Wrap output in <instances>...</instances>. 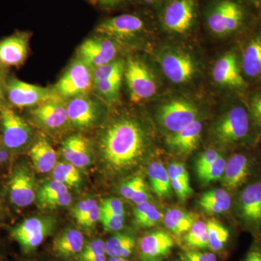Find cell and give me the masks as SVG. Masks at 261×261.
Here are the masks:
<instances>
[{"instance_id": "cell-22", "label": "cell", "mask_w": 261, "mask_h": 261, "mask_svg": "<svg viewBox=\"0 0 261 261\" xmlns=\"http://www.w3.org/2000/svg\"><path fill=\"white\" fill-rule=\"evenodd\" d=\"M61 150L65 161L78 168L86 167L91 162L90 143L84 136L75 135L68 137L63 142Z\"/></svg>"}, {"instance_id": "cell-51", "label": "cell", "mask_w": 261, "mask_h": 261, "mask_svg": "<svg viewBox=\"0 0 261 261\" xmlns=\"http://www.w3.org/2000/svg\"><path fill=\"white\" fill-rule=\"evenodd\" d=\"M94 3L105 9H115L129 3L132 0H93Z\"/></svg>"}, {"instance_id": "cell-17", "label": "cell", "mask_w": 261, "mask_h": 261, "mask_svg": "<svg viewBox=\"0 0 261 261\" xmlns=\"http://www.w3.org/2000/svg\"><path fill=\"white\" fill-rule=\"evenodd\" d=\"M253 161L250 156L241 152L233 154L226 161L222 176L224 186L234 190L246 185L253 172Z\"/></svg>"}, {"instance_id": "cell-16", "label": "cell", "mask_w": 261, "mask_h": 261, "mask_svg": "<svg viewBox=\"0 0 261 261\" xmlns=\"http://www.w3.org/2000/svg\"><path fill=\"white\" fill-rule=\"evenodd\" d=\"M66 110L68 121L80 128H87L94 125L100 113L97 103L87 95L70 99Z\"/></svg>"}, {"instance_id": "cell-27", "label": "cell", "mask_w": 261, "mask_h": 261, "mask_svg": "<svg viewBox=\"0 0 261 261\" xmlns=\"http://www.w3.org/2000/svg\"><path fill=\"white\" fill-rule=\"evenodd\" d=\"M29 154L34 167L39 173L49 172L56 166V151L47 140L37 141L31 148Z\"/></svg>"}, {"instance_id": "cell-45", "label": "cell", "mask_w": 261, "mask_h": 261, "mask_svg": "<svg viewBox=\"0 0 261 261\" xmlns=\"http://www.w3.org/2000/svg\"><path fill=\"white\" fill-rule=\"evenodd\" d=\"M220 154L217 151L214 149H209L204 153L201 154L196 163V170L197 173L202 172L206 168L211 166L220 157Z\"/></svg>"}, {"instance_id": "cell-5", "label": "cell", "mask_w": 261, "mask_h": 261, "mask_svg": "<svg viewBox=\"0 0 261 261\" xmlns=\"http://www.w3.org/2000/svg\"><path fill=\"white\" fill-rule=\"evenodd\" d=\"M7 101L18 108H35L51 99L61 98L45 87L27 83L11 77L6 80Z\"/></svg>"}, {"instance_id": "cell-11", "label": "cell", "mask_w": 261, "mask_h": 261, "mask_svg": "<svg viewBox=\"0 0 261 261\" xmlns=\"http://www.w3.org/2000/svg\"><path fill=\"white\" fill-rule=\"evenodd\" d=\"M2 145L7 150L18 151L29 143L32 128L25 120L10 108L0 111Z\"/></svg>"}, {"instance_id": "cell-42", "label": "cell", "mask_w": 261, "mask_h": 261, "mask_svg": "<svg viewBox=\"0 0 261 261\" xmlns=\"http://www.w3.org/2000/svg\"><path fill=\"white\" fill-rule=\"evenodd\" d=\"M106 255V243L102 240H94L84 245L80 257Z\"/></svg>"}, {"instance_id": "cell-47", "label": "cell", "mask_w": 261, "mask_h": 261, "mask_svg": "<svg viewBox=\"0 0 261 261\" xmlns=\"http://www.w3.org/2000/svg\"><path fill=\"white\" fill-rule=\"evenodd\" d=\"M184 261H217L214 252H201L192 250L185 252L183 255Z\"/></svg>"}, {"instance_id": "cell-48", "label": "cell", "mask_w": 261, "mask_h": 261, "mask_svg": "<svg viewBox=\"0 0 261 261\" xmlns=\"http://www.w3.org/2000/svg\"><path fill=\"white\" fill-rule=\"evenodd\" d=\"M72 202V196L69 192H65L61 195L53 197L43 204L41 207L44 208H57V207H65L69 205Z\"/></svg>"}, {"instance_id": "cell-58", "label": "cell", "mask_w": 261, "mask_h": 261, "mask_svg": "<svg viewBox=\"0 0 261 261\" xmlns=\"http://www.w3.org/2000/svg\"><path fill=\"white\" fill-rule=\"evenodd\" d=\"M108 261H128L127 258L121 257H110L109 260Z\"/></svg>"}, {"instance_id": "cell-15", "label": "cell", "mask_w": 261, "mask_h": 261, "mask_svg": "<svg viewBox=\"0 0 261 261\" xmlns=\"http://www.w3.org/2000/svg\"><path fill=\"white\" fill-rule=\"evenodd\" d=\"M160 63L164 74L174 84L187 83L195 74V62L186 53L168 51L161 57Z\"/></svg>"}, {"instance_id": "cell-36", "label": "cell", "mask_w": 261, "mask_h": 261, "mask_svg": "<svg viewBox=\"0 0 261 261\" xmlns=\"http://www.w3.org/2000/svg\"><path fill=\"white\" fill-rule=\"evenodd\" d=\"M68 192V187L61 182L53 179V181L44 184L37 193L38 204L42 206L53 197Z\"/></svg>"}, {"instance_id": "cell-3", "label": "cell", "mask_w": 261, "mask_h": 261, "mask_svg": "<svg viewBox=\"0 0 261 261\" xmlns=\"http://www.w3.org/2000/svg\"><path fill=\"white\" fill-rule=\"evenodd\" d=\"M155 13L160 25L166 32L178 35L187 34L198 23L200 0H167Z\"/></svg>"}, {"instance_id": "cell-33", "label": "cell", "mask_w": 261, "mask_h": 261, "mask_svg": "<svg viewBox=\"0 0 261 261\" xmlns=\"http://www.w3.org/2000/svg\"><path fill=\"white\" fill-rule=\"evenodd\" d=\"M53 179L64 184L67 187H75L81 181L79 168L68 162L56 163L53 168Z\"/></svg>"}, {"instance_id": "cell-41", "label": "cell", "mask_w": 261, "mask_h": 261, "mask_svg": "<svg viewBox=\"0 0 261 261\" xmlns=\"http://www.w3.org/2000/svg\"><path fill=\"white\" fill-rule=\"evenodd\" d=\"M105 229L109 231H118L122 229L124 224V216L108 214L101 211L100 219Z\"/></svg>"}, {"instance_id": "cell-44", "label": "cell", "mask_w": 261, "mask_h": 261, "mask_svg": "<svg viewBox=\"0 0 261 261\" xmlns=\"http://www.w3.org/2000/svg\"><path fill=\"white\" fill-rule=\"evenodd\" d=\"M100 207L94 200L88 212L84 216L83 219L79 221L78 224L85 228L93 227L100 219Z\"/></svg>"}, {"instance_id": "cell-50", "label": "cell", "mask_w": 261, "mask_h": 261, "mask_svg": "<svg viewBox=\"0 0 261 261\" xmlns=\"http://www.w3.org/2000/svg\"><path fill=\"white\" fill-rule=\"evenodd\" d=\"M243 261H261V241L257 240L252 244L245 255Z\"/></svg>"}, {"instance_id": "cell-56", "label": "cell", "mask_w": 261, "mask_h": 261, "mask_svg": "<svg viewBox=\"0 0 261 261\" xmlns=\"http://www.w3.org/2000/svg\"><path fill=\"white\" fill-rule=\"evenodd\" d=\"M8 151L5 148L4 146L0 145V167L8 161Z\"/></svg>"}, {"instance_id": "cell-20", "label": "cell", "mask_w": 261, "mask_h": 261, "mask_svg": "<svg viewBox=\"0 0 261 261\" xmlns=\"http://www.w3.org/2000/svg\"><path fill=\"white\" fill-rule=\"evenodd\" d=\"M175 243L173 237L159 230L141 238L140 251L143 261H156L171 253Z\"/></svg>"}, {"instance_id": "cell-21", "label": "cell", "mask_w": 261, "mask_h": 261, "mask_svg": "<svg viewBox=\"0 0 261 261\" xmlns=\"http://www.w3.org/2000/svg\"><path fill=\"white\" fill-rule=\"evenodd\" d=\"M33 119L48 129H58L68 121L66 105L61 98L42 103L31 111Z\"/></svg>"}, {"instance_id": "cell-29", "label": "cell", "mask_w": 261, "mask_h": 261, "mask_svg": "<svg viewBox=\"0 0 261 261\" xmlns=\"http://www.w3.org/2000/svg\"><path fill=\"white\" fill-rule=\"evenodd\" d=\"M135 238L127 233H117L106 243V255L128 258L133 252Z\"/></svg>"}, {"instance_id": "cell-55", "label": "cell", "mask_w": 261, "mask_h": 261, "mask_svg": "<svg viewBox=\"0 0 261 261\" xmlns=\"http://www.w3.org/2000/svg\"><path fill=\"white\" fill-rule=\"evenodd\" d=\"M138 1L140 2L141 4L148 7V8H152L156 11L167 0H138Z\"/></svg>"}, {"instance_id": "cell-49", "label": "cell", "mask_w": 261, "mask_h": 261, "mask_svg": "<svg viewBox=\"0 0 261 261\" xmlns=\"http://www.w3.org/2000/svg\"><path fill=\"white\" fill-rule=\"evenodd\" d=\"M94 200L92 199H87V200H84L80 201V202L75 205L72 211V215L77 221V223L82 220L84 217L87 213L88 212L89 208L92 206V203L94 202Z\"/></svg>"}, {"instance_id": "cell-7", "label": "cell", "mask_w": 261, "mask_h": 261, "mask_svg": "<svg viewBox=\"0 0 261 261\" xmlns=\"http://www.w3.org/2000/svg\"><path fill=\"white\" fill-rule=\"evenodd\" d=\"M146 29L147 20L142 15L126 13L102 20L96 28V32L112 40L126 41L139 37Z\"/></svg>"}, {"instance_id": "cell-30", "label": "cell", "mask_w": 261, "mask_h": 261, "mask_svg": "<svg viewBox=\"0 0 261 261\" xmlns=\"http://www.w3.org/2000/svg\"><path fill=\"white\" fill-rule=\"evenodd\" d=\"M136 223L142 228H151L159 224L163 217L157 207L149 202L136 205L134 210Z\"/></svg>"}, {"instance_id": "cell-13", "label": "cell", "mask_w": 261, "mask_h": 261, "mask_svg": "<svg viewBox=\"0 0 261 261\" xmlns=\"http://www.w3.org/2000/svg\"><path fill=\"white\" fill-rule=\"evenodd\" d=\"M198 111L192 103L175 99L163 105L159 111L161 126L172 134L176 133L197 121Z\"/></svg>"}, {"instance_id": "cell-2", "label": "cell", "mask_w": 261, "mask_h": 261, "mask_svg": "<svg viewBox=\"0 0 261 261\" xmlns=\"http://www.w3.org/2000/svg\"><path fill=\"white\" fill-rule=\"evenodd\" d=\"M252 7L257 6L249 0H209L201 15L212 34L225 37L246 25L252 18Z\"/></svg>"}, {"instance_id": "cell-19", "label": "cell", "mask_w": 261, "mask_h": 261, "mask_svg": "<svg viewBox=\"0 0 261 261\" xmlns=\"http://www.w3.org/2000/svg\"><path fill=\"white\" fill-rule=\"evenodd\" d=\"M213 78L215 82L224 87L236 89L246 87L236 55L233 53H226L215 63Z\"/></svg>"}, {"instance_id": "cell-28", "label": "cell", "mask_w": 261, "mask_h": 261, "mask_svg": "<svg viewBox=\"0 0 261 261\" xmlns=\"http://www.w3.org/2000/svg\"><path fill=\"white\" fill-rule=\"evenodd\" d=\"M149 181L152 190L160 198H166L171 194V182L168 176V170L162 163L153 162L147 168Z\"/></svg>"}, {"instance_id": "cell-54", "label": "cell", "mask_w": 261, "mask_h": 261, "mask_svg": "<svg viewBox=\"0 0 261 261\" xmlns=\"http://www.w3.org/2000/svg\"><path fill=\"white\" fill-rule=\"evenodd\" d=\"M6 102V80H5L3 73L0 71V111L8 108Z\"/></svg>"}, {"instance_id": "cell-60", "label": "cell", "mask_w": 261, "mask_h": 261, "mask_svg": "<svg viewBox=\"0 0 261 261\" xmlns=\"http://www.w3.org/2000/svg\"><path fill=\"white\" fill-rule=\"evenodd\" d=\"M249 1L251 2L254 5H256L257 8L259 9V7H260L261 4V0H249Z\"/></svg>"}, {"instance_id": "cell-59", "label": "cell", "mask_w": 261, "mask_h": 261, "mask_svg": "<svg viewBox=\"0 0 261 261\" xmlns=\"http://www.w3.org/2000/svg\"><path fill=\"white\" fill-rule=\"evenodd\" d=\"M2 195L1 193H0V218H1L2 215L3 214V209H4V207H3V198H2Z\"/></svg>"}, {"instance_id": "cell-9", "label": "cell", "mask_w": 261, "mask_h": 261, "mask_svg": "<svg viewBox=\"0 0 261 261\" xmlns=\"http://www.w3.org/2000/svg\"><path fill=\"white\" fill-rule=\"evenodd\" d=\"M126 78L130 99L132 102H140L153 97L158 86L150 70L139 60L130 59L125 65Z\"/></svg>"}, {"instance_id": "cell-25", "label": "cell", "mask_w": 261, "mask_h": 261, "mask_svg": "<svg viewBox=\"0 0 261 261\" xmlns=\"http://www.w3.org/2000/svg\"><path fill=\"white\" fill-rule=\"evenodd\" d=\"M242 67L249 78L261 77V34L251 38L244 49Z\"/></svg>"}, {"instance_id": "cell-31", "label": "cell", "mask_w": 261, "mask_h": 261, "mask_svg": "<svg viewBox=\"0 0 261 261\" xmlns=\"http://www.w3.org/2000/svg\"><path fill=\"white\" fill-rule=\"evenodd\" d=\"M208 247L213 252H219L224 248L230 238V231L217 220L207 221Z\"/></svg>"}, {"instance_id": "cell-35", "label": "cell", "mask_w": 261, "mask_h": 261, "mask_svg": "<svg viewBox=\"0 0 261 261\" xmlns=\"http://www.w3.org/2000/svg\"><path fill=\"white\" fill-rule=\"evenodd\" d=\"M125 63L122 60H116L92 70L94 82L119 78L124 74Z\"/></svg>"}, {"instance_id": "cell-1", "label": "cell", "mask_w": 261, "mask_h": 261, "mask_svg": "<svg viewBox=\"0 0 261 261\" xmlns=\"http://www.w3.org/2000/svg\"><path fill=\"white\" fill-rule=\"evenodd\" d=\"M149 140L140 123L132 118H121L103 132L99 148L105 162L115 171L136 166L148 149Z\"/></svg>"}, {"instance_id": "cell-63", "label": "cell", "mask_w": 261, "mask_h": 261, "mask_svg": "<svg viewBox=\"0 0 261 261\" xmlns=\"http://www.w3.org/2000/svg\"><path fill=\"white\" fill-rule=\"evenodd\" d=\"M259 10H261V4L260 5V7H259Z\"/></svg>"}, {"instance_id": "cell-4", "label": "cell", "mask_w": 261, "mask_h": 261, "mask_svg": "<svg viewBox=\"0 0 261 261\" xmlns=\"http://www.w3.org/2000/svg\"><path fill=\"white\" fill-rule=\"evenodd\" d=\"M252 127L248 111L241 105L229 108L215 125L216 140L224 145L243 143L250 137Z\"/></svg>"}, {"instance_id": "cell-61", "label": "cell", "mask_w": 261, "mask_h": 261, "mask_svg": "<svg viewBox=\"0 0 261 261\" xmlns=\"http://www.w3.org/2000/svg\"><path fill=\"white\" fill-rule=\"evenodd\" d=\"M0 261H5L4 255H3V251H2L1 248H0Z\"/></svg>"}, {"instance_id": "cell-10", "label": "cell", "mask_w": 261, "mask_h": 261, "mask_svg": "<svg viewBox=\"0 0 261 261\" xmlns=\"http://www.w3.org/2000/svg\"><path fill=\"white\" fill-rule=\"evenodd\" d=\"M51 222L39 217L29 218L10 230V237L16 242L22 252L29 254L34 251L49 236L51 231Z\"/></svg>"}, {"instance_id": "cell-12", "label": "cell", "mask_w": 261, "mask_h": 261, "mask_svg": "<svg viewBox=\"0 0 261 261\" xmlns=\"http://www.w3.org/2000/svg\"><path fill=\"white\" fill-rule=\"evenodd\" d=\"M8 195L10 203L18 208L28 207L37 199L34 176L25 165L15 166L10 175Z\"/></svg>"}, {"instance_id": "cell-24", "label": "cell", "mask_w": 261, "mask_h": 261, "mask_svg": "<svg viewBox=\"0 0 261 261\" xmlns=\"http://www.w3.org/2000/svg\"><path fill=\"white\" fill-rule=\"evenodd\" d=\"M84 245L83 233L75 228H68L55 239L53 249L57 255L68 258L80 255Z\"/></svg>"}, {"instance_id": "cell-26", "label": "cell", "mask_w": 261, "mask_h": 261, "mask_svg": "<svg viewBox=\"0 0 261 261\" xmlns=\"http://www.w3.org/2000/svg\"><path fill=\"white\" fill-rule=\"evenodd\" d=\"M166 228L176 237H181L188 232L192 225L198 221V216L192 212L171 208L166 211L163 218Z\"/></svg>"}, {"instance_id": "cell-52", "label": "cell", "mask_w": 261, "mask_h": 261, "mask_svg": "<svg viewBox=\"0 0 261 261\" xmlns=\"http://www.w3.org/2000/svg\"><path fill=\"white\" fill-rule=\"evenodd\" d=\"M176 166L178 176L181 178V181L183 182L184 185L189 191L192 192V189L190 187V176H189L188 171L185 168V165L181 163H176Z\"/></svg>"}, {"instance_id": "cell-8", "label": "cell", "mask_w": 261, "mask_h": 261, "mask_svg": "<svg viewBox=\"0 0 261 261\" xmlns=\"http://www.w3.org/2000/svg\"><path fill=\"white\" fill-rule=\"evenodd\" d=\"M94 85L92 70L81 60L70 65L56 86L60 97L72 99L87 95Z\"/></svg>"}, {"instance_id": "cell-18", "label": "cell", "mask_w": 261, "mask_h": 261, "mask_svg": "<svg viewBox=\"0 0 261 261\" xmlns=\"http://www.w3.org/2000/svg\"><path fill=\"white\" fill-rule=\"evenodd\" d=\"M29 53V37L17 33L0 41V67L10 68L23 65Z\"/></svg>"}, {"instance_id": "cell-34", "label": "cell", "mask_w": 261, "mask_h": 261, "mask_svg": "<svg viewBox=\"0 0 261 261\" xmlns=\"http://www.w3.org/2000/svg\"><path fill=\"white\" fill-rule=\"evenodd\" d=\"M122 77L112 80H101L94 82V87L98 95L108 102H116L119 97Z\"/></svg>"}, {"instance_id": "cell-14", "label": "cell", "mask_w": 261, "mask_h": 261, "mask_svg": "<svg viewBox=\"0 0 261 261\" xmlns=\"http://www.w3.org/2000/svg\"><path fill=\"white\" fill-rule=\"evenodd\" d=\"M79 54L81 61L93 70L114 61L118 54V47L112 39L99 36L82 43Z\"/></svg>"}, {"instance_id": "cell-32", "label": "cell", "mask_w": 261, "mask_h": 261, "mask_svg": "<svg viewBox=\"0 0 261 261\" xmlns=\"http://www.w3.org/2000/svg\"><path fill=\"white\" fill-rule=\"evenodd\" d=\"M185 241L187 246L193 250L208 247L207 222L196 221L188 232L185 235Z\"/></svg>"}, {"instance_id": "cell-38", "label": "cell", "mask_w": 261, "mask_h": 261, "mask_svg": "<svg viewBox=\"0 0 261 261\" xmlns=\"http://www.w3.org/2000/svg\"><path fill=\"white\" fill-rule=\"evenodd\" d=\"M168 176H169L170 182H171V188L176 195L178 196L179 200L185 201L192 192L189 191L184 185L181 178L178 176L177 169H176V163L170 165L168 169Z\"/></svg>"}, {"instance_id": "cell-40", "label": "cell", "mask_w": 261, "mask_h": 261, "mask_svg": "<svg viewBox=\"0 0 261 261\" xmlns=\"http://www.w3.org/2000/svg\"><path fill=\"white\" fill-rule=\"evenodd\" d=\"M198 202H210L213 203L231 206V199L229 194L223 189H214L205 192Z\"/></svg>"}, {"instance_id": "cell-37", "label": "cell", "mask_w": 261, "mask_h": 261, "mask_svg": "<svg viewBox=\"0 0 261 261\" xmlns=\"http://www.w3.org/2000/svg\"><path fill=\"white\" fill-rule=\"evenodd\" d=\"M226 161L224 158L220 156L214 163L206 168L202 172L197 173L199 178L204 183L208 184L211 182L217 181L222 177L226 168Z\"/></svg>"}, {"instance_id": "cell-62", "label": "cell", "mask_w": 261, "mask_h": 261, "mask_svg": "<svg viewBox=\"0 0 261 261\" xmlns=\"http://www.w3.org/2000/svg\"><path fill=\"white\" fill-rule=\"evenodd\" d=\"M19 261H37V260H29V259H25V260H20Z\"/></svg>"}, {"instance_id": "cell-43", "label": "cell", "mask_w": 261, "mask_h": 261, "mask_svg": "<svg viewBox=\"0 0 261 261\" xmlns=\"http://www.w3.org/2000/svg\"><path fill=\"white\" fill-rule=\"evenodd\" d=\"M145 185V181L142 176H135L129 181L126 182L124 185H122L120 192L123 197L132 200V197L135 195L136 192Z\"/></svg>"}, {"instance_id": "cell-23", "label": "cell", "mask_w": 261, "mask_h": 261, "mask_svg": "<svg viewBox=\"0 0 261 261\" xmlns=\"http://www.w3.org/2000/svg\"><path fill=\"white\" fill-rule=\"evenodd\" d=\"M202 125L198 120L176 133L166 138V143L171 148L183 154L191 153L200 142Z\"/></svg>"}, {"instance_id": "cell-39", "label": "cell", "mask_w": 261, "mask_h": 261, "mask_svg": "<svg viewBox=\"0 0 261 261\" xmlns=\"http://www.w3.org/2000/svg\"><path fill=\"white\" fill-rule=\"evenodd\" d=\"M247 111L252 127L261 135V92H257L250 97Z\"/></svg>"}, {"instance_id": "cell-46", "label": "cell", "mask_w": 261, "mask_h": 261, "mask_svg": "<svg viewBox=\"0 0 261 261\" xmlns=\"http://www.w3.org/2000/svg\"><path fill=\"white\" fill-rule=\"evenodd\" d=\"M100 211L102 212L124 216L125 211L123 202L116 198L106 199L101 202Z\"/></svg>"}, {"instance_id": "cell-57", "label": "cell", "mask_w": 261, "mask_h": 261, "mask_svg": "<svg viewBox=\"0 0 261 261\" xmlns=\"http://www.w3.org/2000/svg\"><path fill=\"white\" fill-rule=\"evenodd\" d=\"M80 261H108L106 255H94L87 257H80Z\"/></svg>"}, {"instance_id": "cell-6", "label": "cell", "mask_w": 261, "mask_h": 261, "mask_svg": "<svg viewBox=\"0 0 261 261\" xmlns=\"http://www.w3.org/2000/svg\"><path fill=\"white\" fill-rule=\"evenodd\" d=\"M239 219L245 228L261 233V178L247 183L239 193L236 202Z\"/></svg>"}, {"instance_id": "cell-53", "label": "cell", "mask_w": 261, "mask_h": 261, "mask_svg": "<svg viewBox=\"0 0 261 261\" xmlns=\"http://www.w3.org/2000/svg\"><path fill=\"white\" fill-rule=\"evenodd\" d=\"M148 200L149 194L145 185L136 192L135 195L132 199V201H133L137 205L142 203V202H148Z\"/></svg>"}]
</instances>
